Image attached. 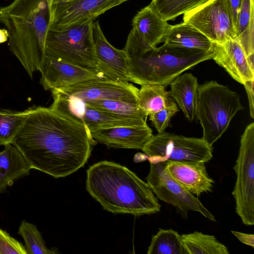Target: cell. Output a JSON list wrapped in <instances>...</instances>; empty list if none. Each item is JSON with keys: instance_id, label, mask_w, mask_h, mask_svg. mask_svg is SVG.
Masks as SVG:
<instances>
[{"instance_id": "obj_1", "label": "cell", "mask_w": 254, "mask_h": 254, "mask_svg": "<svg viewBox=\"0 0 254 254\" xmlns=\"http://www.w3.org/2000/svg\"><path fill=\"white\" fill-rule=\"evenodd\" d=\"M97 143L82 123L50 108H33L11 144L30 169L55 178L83 167Z\"/></svg>"}, {"instance_id": "obj_2", "label": "cell", "mask_w": 254, "mask_h": 254, "mask_svg": "<svg viewBox=\"0 0 254 254\" xmlns=\"http://www.w3.org/2000/svg\"><path fill=\"white\" fill-rule=\"evenodd\" d=\"M86 174V189L104 210L136 216L160 211L148 183L125 166L101 161L90 166Z\"/></svg>"}, {"instance_id": "obj_3", "label": "cell", "mask_w": 254, "mask_h": 254, "mask_svg": "<svg viewBox=\"0 0 254 254\" xmlns=\"http://www.w3.org/2000/svg\"><path fill=\"white\" fill-rule=\"evenodd\" d=\"M123 50L127 59L130 81L141 86L166 87L185 71L213 57V50L190 49L166 43L150 48L131 33Z\"/></svg>"}, {"instance_id": "obj_4", "label": "cell", "mask_w": 254, "mask_h": 254, "mask_svg": "<svg viewBox=\"0 0 254 254\" xmlns=\"http://www.w3.org/2000/svg\"><path fill=\"white\" fill-rule=\"evenodd\" d=\"M51 0H13L0 7V22L8 33L10 51L32 77L45 56Z\"/></svg>"}, {"instance_id": "obj_5", "label": "cell", "mask_w": 254, "mask_h": 254, "mask_svg": "<svg viewBox=\"0 0 254 254\" xmlns=\"http://www.w3.org/2000/svg\"><path fill=\"white\" fill-rule=\"evenodd\" d=\"M93 19L80 21L58 27H49L45 55L95 72L104 79H122L97 57L92 37Z\"/></svg>"}, {"instance_id": "obj_6", "label": "cell", "mask_w": 254, "mask_h": 254, "mask_svg": "<svg viewBox=\"0 0 254 254\" xmlns=\"http://www.w3.org/2000/svg\"><path fill=\"white\" fill-rule=\"evenodd\" d=\"M244 109L240 96L216 81L199 85L196 117L202 128V139L212 145L227 129L235 114Z\"/></svg>"}, {"instance_id": "obj_7", "label": "cell", "mask_w": 254, "mask_h": 254, "mask_svg": "<svg viewBox=\"0 0 254 254\" xmlns=\"http://www.w3.org/2000/svg\"><path fill=\"white\" fill-rule=\"evenodd\" d=\"M141 150L150 163L166 161L206 163L213 157L212 146L202 138L165 131L153 135Z\"/></svg>"}, {"instance_id": "obj_8", "label": "cell", "mask_w": 254, "mask_h": 254, "mask_svg": "<svg viewBox=\"0 0 254 254\" xmlns=\"http://www.w3.org/2000/svg\"><path fill=\"white\" fill-rule=\"evenodd\" d=\"M234 170L236 181L232 195L236 212L242 223L254 225V123L249 124L241 137L239 154Z\"/></svg>"}, {"instance_id": "obj_9", "label": "cell", "mask_w": 254, "mask_h": 254, "mask_svg": "<svg viewBox=\"0 0 254 254\" xmlns=\"http://www.w3.org/2000/svg\"><path fill=\"white\" fill-rule=\"evenodd\" d=\"M183 22L197 29L215 43H222L237 37L230 0H210L185 13Z\"/></svg>"}, {"instance_id": "obj_10", "label": "cell", "mask_w": 254, "mask_h": 254, "mask_svg": "<svg viewBox=\"0 0 254 254\" xmlns=\"http://www.w3.org/2000/svg\"><path fill=\"white\" fill-rule=\"evenodd\" d=\"M150 164L146 180L156 197L182 212H198L210 221L216 222L200 200L171 177L166 169V161Z\"/></svg>"}, {"instance_id": "obj_11", "label": "cell", "mask_w": 254, "mask_h": 254, "mask_svg": "<svg viewBox=\"0 0 254 254\" xmlns=\"http://www.w3.org/2000/svg\"><path fill=\"white\" fill-rule=\"evenodd\" d=\"M85 103L99 100H118L138 104L139 89L129 82L95 78L55 89Z\"/></svg>"}, {"instance_id": "obj_12", "label": "cell", "mask_w": 254, "mask_h": 254, "mask_svg": "<svg viewBox=\"0 0 254 254\" xmlns=\"http://www.w3.org/2000/svg\"><path fill=\"white\" fill-rule=\"evenodd\" d=\"M128 0H72L65 4L50 5L49 27H58L80 21L94 20L106 11Z\"/></svg>"}, {"instance_id": "obj_13", "label": "cell", "mask_w": 254, "mask_h": 254, "mask_svg": "<svg viewBox=\"0 0 254 254\" xmlns=\"http://www.w3.org/2000/svg\"><path fill=\"white\" fill-rule=\"evenodd\" d=\"M39 71L41 83L45 90L51 91L87 79H104L95 72L47 55H45Z\"/></svg>"}, {"instance_id": "obj_14", "label": "cell", "mask_w": 254, "mask_h": 254, "mask_svg": "<svg viewBox=\"0 0 254 254\" xmlns=\"http://www.w3.org/2000/svg\"><path fill=\"white\" fill-rule=\"evenodd\" d=\"M97 142L109 147L141 149L153 136L147 124L99 129L91 132Z\"/></svg>"}, {"instance_id": "obj_15", "label": "cell", "mask_w": 254, "mask_h": 254, "mask_svg": "<svg viewBox=\"0 0 254 254\" xmlns=\"http://www.w3.org/2000/svg\"><path fill=\"white\" fill-rule=\"evenodd\" d=\"M214 43L212 59L234 79L242 84L248 80H254V70L251 68L247 57L237 40Z\"/></svg>"}, {"instance_id": "obj_16", "label": "cell", "mask_w": 254, "mask_h": 254, "mask_svg": "<svg viewBox=\"0 0 254 254\" xmlns=\"http://www.w3.org/2000/svg\"><path fill=\"white\" fill-rule=\"evenodd\" d=\"M166 169L171 177L189 192L200 195L211 192L214 181L202 162L166 161Z\"/></svg>"}, {"instance_id": "obj_17", "label": "cell", "mask_w": 254, "mask_h": 254, "mask_svg": "<svg viewBox=\"0 0 254 254\" xmlns=\"http://www.w3.org/2000/svg\"><path fill=\"white\" fill-rule=\"evenodd\" d=\"M92 31L95 52L99 60L124 82L130 81L129 70L124 51L110 44L104 36L98 20L93 22Z\"/></svg>"}, {"instance_id": "obj_18", "label": "cell", "mask_w": 254, "mask_h": 254, "mask_svg": "<svg viewBox=\"0 0 254 254\" xmlns=\"http://www.w3.org/2000/svg\"><path fill=\"white\" fill-rule=\"evenodd\" d=\"M132 28L153 47L164 42L171 25L149 4L139 10L132 20Z\"/></svg>"}, {"instance_id": "obj_19", "label": "cell", "mask_w": 254, "mask_h": 254, "mask_svg": "<svg viewBox=\"0 0 254 254\" xmlns=\"http://www.w3.org/2000/svg\"><path fill=\"white\" fill-rule=\"evenodd\" d=\"M170 94L190 122L196 117L199 85L197 78L191 73L177 77L170 84Z\"/></svg>"}, {"instance_id": "obj_20", "label": "cell", "mask_w": 254, "mask_h": 254, "mask_svg": "<svg viewBox=\"0 0 254 254\" xmlns=\"http://www.w3.org/2000/svg\"><path fill=\"white\" fill-rule=\"evenodd\" d=\"M0 152V193L13 182L29 174L31 169L18 149L12 144L4 145Z\"/></svg>"}, {"instance_id": "obj_21", "label": "cell", "mask_w": 254, "mask_h": 254, "mask_svg": "<svg viewBox=\"0 0 254 254\" xmlns=\"http://www.w3.org/2000/svg\"><path fill=\"white\" fill-rule=\"evenodd\" d=\"M164 43L190 49L213 50L214 43L191 25L182 22L171 25Z\"/></svg>"}, {"instance_id": "obj_22", "label": "cell", "mask_w": 254, "mask_h": 254, "mask_svg": "<svg viewBox=\"0 0 254 254\" xmlns=\"http://www.w3.org/2000/svg\"><path fill=\"white\" fill-rule=\"evenodd\" d=\"M83 124L91 132L99 129L146 124L145 120L125 118L86 104Z\"/></svg>"}, {"instance_id": "obj_23", "label": "cell", "mask_w": 254, "mask_h": 254, "mask_svg": "<svg viewBox=\"0 0 254 254\" xmlns=\"http://www.w3.org/2000/svg\"><path fill=\"white\" fill-rule=\"evenodd\" d=\"M236 30L235 39L247 57L254 55V0H242Z\"/></svg>"}, {"instance_id": "obj_24", "label": "cell", "mask_w": 254, "mask_h": 254, "mask_svg": "<svg viewBox=\"0 0 254 254\" xmlns=\"http://www.w3.org/2000/svg\"><path fill=\"white\" fill-rule=\"evenodd\" d=\"M138 101L139 106L147 116L175 102L165 87L159 85H141L138 92Z\"/></svg>"}, {"instance_id": "obj_25", "label": "cell", "mask_w": 254, "mask_h": 254, "mask_svg": "<svg viewBox=\"0 0 254 254\" xmlns=\"http://www.w3.org/2000/svg\"><path fill=\"white\" fill-rule=\"evenodd\" d=\"M188 254H229L228 249L213 235L199 232L181 235Z\"/></svg>"}, {"instance_id": "obj_26", "label": "cell", "mask_w": 254, "mask_h": 254, "mask_svg": "<svg viewBox=\"0 0 254 254\" xmlns=\"http://www.w3.org/2000/svg\"><path fill=\"white\" fill-rule=\"evenodd\" d=\"M148 254H188L181 240V235L172 229H159L152 236Z\"/></svg>"}, {"instance_id": "obj_27", "label": "cell", "mask_w": 254, "mask_h": 254, "mask_svg": "<svg viewBox=\"0 0 254 254\" xmlns=\"http://www.w3.org/2000/svg\"><path fill=\"white\" fill-rule=\"evenodd\" d=\"M210 0H152L149 5L163 20L178 16L201 6Z\"/></svg>"}, {"instance_id": "obj_28", "label": "cell", "mask_w": 254, "mask_h": 254, "mask_svg": "<svg viewBox=\"0 0 254 254\" xmlns=\"http://www.w3.org/2000/svg\"><path fill=\"white\" fill-rule=\"evenodd\" d=\"M33 108L22 112L0 111V145L11 144Z\"/></svg>"}, {"instance_id": "obj_29", "label": "cell", "mask_w": 254, "mask_h": 254, "mask_svg": "<svg viewBox=\"0 0 254 254\" xmlns=\"http://www.w3.org/2000/svg\"><path fill=\"white\" fill-rule=\"evenodd\" d=\"M85 103L91 107L125 118L145 120L147 117L137 104L118 100H99Z\"/></svg>"}, {"instance_id": "obj_30", "label": "cell", "mask_w": 254, "mask_h": 254, "mask_svg": "<svg viewBox=\"0 0 254 254\" xmlns=\"http://www.w3.org/2000/svg\"><path fill=\"white\" fill-rule=\"evenodd\" d=\"M25 242V248L27 254H55L57 250L49 249L46 246L41 234L36 225L23 220L18 231Z\"/></svg>"}, {"instance_id": "obj_31", "label": "cell", "mask_w": 254, "mask_h": 254, "mask_svg": "<svg viewBox=\"0 0 254 254\" xmlns=\"http://www.w3.org/2000/svg\"><path fill=\"white\" fill-rule=\"evenodd\" d=\"M179 111L176 103L149 115V120L158 133L164 132L166 128L171 126V118Z\"/></svg>"}, {"instance_id": "obj_32", "label": "cell", "mask_w": 254, "mask_h": 254, "mask_svg": "<svg viewBox=\"0 0 254 254\" xmlns=\"http://www.w3.org/2000/svg\"><path fill=\"white\" fill-rule=\"evenodd\" d=\"M27 254L25 247L0 228V254Z\"/></svg>"}, {"instance_id": "obj_33", "label": "cell", "mask_w": 254, "mask_h": 254, "mask_svg": "<svg viewBox=\"0 0 254 254\" xmlns=\"http://www.w3.org/2000/svg\"><path fill=\"white\" fill-rule=\"evenodd\" d=\"M243 85L248 97L250 116L252 118H254V80L246 81Z\"/></svg>"}, {"instance_id": "obj_34", "label": "cell", "mask_w": 254, "mask_h": 254, "mask_svg": "<svg viewBox=\"0 0 254 254\" xmlns=\"http://www.w3.org/2000/svg\"><path fill=\"white\" fill-rule=\"evenodd\" d=\"M231 233L242 243L254 248V235L231 231Z\"/></svg>"}, {"instance_id": "obj_35", "label": "cell", "mask_w": 254, "mask_h": 254, "mask_svg": "<svg viewBox=\"0 0 254 254\" xmlns=\"http://www.w3.org/2000/svg\"><path fill=\"white\" fill-rule=\"evenodd\" d=\"M242 0H230L234 24L236 28L237 19L240 10ZM237 31V30H236Z\"/></svg>"}, {"instance_id": "obj_36", "label": "cell", "mask_w": 254, "mask_h": 254, "mask_svg": "<svg viewBox=\"0 0 254 254\" xmlns=\"http://www.w3.org/2000/svg\"><path fill=\"white\" fill-rule=\"evenodd\" d=\"M8 38V33L6 29H0V44L5 42Z\"/></svg>"}, {"instance_id": "obj_37", "label": "cell", "mask_w": 254, "mask_h": 254, "mask_svg": "<svg viewBox=\"0 0 254 254\" xmlns=\"http://www.w3.org/2000/svg\"><path fill=\"white\" fill-rule=\"evenodd\" d=\"M72 0H51L50 5L52 6H59L65 4Z\"/></svg>"}]
</instances>
